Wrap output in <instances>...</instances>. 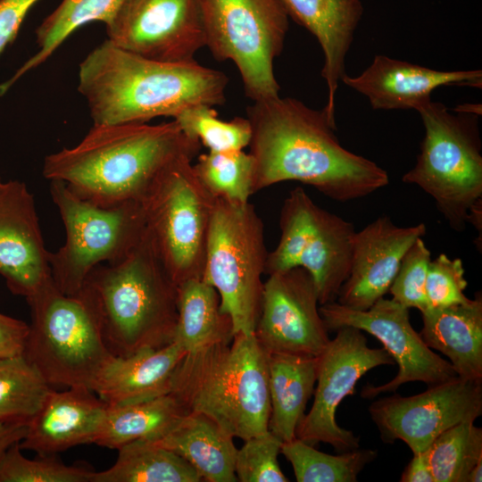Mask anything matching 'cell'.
Returning <instances> with one entry per match:
<instances>
[{
	"label": "cell",
	"mask_w": 482,
	"mask_h": 482,
	"mask_svg": "<svg viewBox=\"0 0 482 482\" xmlns=\"http://www.w3.org/2000/svg\"><path fill=\"white\" fill-rule=\"evenodd\" d=\"M253 160V193L283 181L309 185L347 202L389 183L386 170L345 148L324 112L293 97L253 101L246 108Z\"/></svg>",
	"instance_id": "cell-1"
},
{
	"label": "cell",
	"mask_w": 482,
	"mask_h": 482,
	"mask_svg": "<svg viewBox=\"0 0 482 482\" xmlns=\"http://www.w3.org/2000/svg\"><path fill=\"white\" fill-rule=\"evenodd\" d=\"M200 148L174 120L93 125L76 145L46 155L43 175L102 207L141 203L171 162L182 156L194 159Z\"/></svg>",
	"instance_id": "cell-2"
},
{
	"label": "cell",
	"mask_w": 482,
	"mask_h": 482,
	"mask_svg": "<svg viewBox=\"0 0 482 482\" xmlns=\"http://www.w3.org/2000/svg\"><path fill=\"white\" fill-rule=\"evenodd\" d=\"M228 84L224 72L195 59L155 61L106 39L80 62L78 91L94 125L145 123L160 116L174 118L195 104L222 105Z\"/></svg>",
	"instance_id": "cell-3"
},
{
	"label": "cell",
	"mask_w": 482,
	"mask_h": 482,
	"mask_svg": "<svg viewBox=\"0 0 482 482\" xmlns=\"http://www.w3.org/2000/svg\"><path fill=\"white\" fill-rule=\"evenodd\" d=\"M80 290L91 302L113 355L128 356L173 342L178 285L162 265L146 229L124 259L94 268Z\"/></svg>",
	"instance_id": "cell-4"
},
{
	"label": "cell",
	"mask_w": 482,
	"mask_h": 482,
	"mask_svg": "<svg viewBox=\"0 0 482 482\" xmlns=\"http://www.w3.org/2000/svg\"><path fill=\"white\" fill-rule=\"evenodd\" d=\"M268 359L253 333H236L229 343L187 353L173 371L169 394L188 412L209 416L245 441L269 430Z\"/></svg>",
	"instance_id": "cell-5"
},
{
	"label": "cell",
	"mask_w": 482,
	"mask_h": 482,
	"mask_svg": "<svg viewBox=\"0 0 482 482\" xmlns=\"http://www.w3.org/2000/svg\"><path fill=\"white\" fill-rule=\"evenodd\" d=\"M26 301L30 324L23 355L51 386L92 390L114 355L87 296L82 290L65 295L51 280Z\"/></svg>",
	"instance_id": "cell-6"
},
{
	"label": "cell",
	"mask_w": 482,
	"mask_h": 482,
	"mask_svg": "<svg viewBox=\"0 0 482 482\" xmlns=\"http://www.w3.org/2000/svg\"><path fill=\"white\" fill-rule=\"evenodd\" d=\"M417 111L425 128L414 167L402 180L430 195L449 226L461 231L470 208L482 199L478 116L452 113L431 99Z\"/></svg>",
	"instance_id": "cell-7"
},
{
	"label": "cell",
	"mask_w": 482,
	"mask_h": 482,
	"mask_svg": "<svg viewBox=\"0 0 482 482\" xmlns=\"http://www.w3.org/2000/svg\"><path fill=\"white\" fill-rule=\"evenodd\" d=\"M268 251L253 204L216 198L202 279L213 287L234 334H253L259 316Z\"/></svg>",
	"instance_id": "cell-8"
},
{
	"label": "cell",
	"mask_w": 482,
	"mask_h": 482,
	"mask_svg": "<svg viewBox=\"0 0 482 482\" xmlns=\"http://www.w3.org/2000/svg\"><path fill=\"white\" fill-rule=\"evenodd\" d=\"M50 195L64 225L65 240L49 252L51 278L65 295L82 288L94 268L124 259L145 229L142 204L102 207L82 199L62 181H50Z\"/></svg>",
	"instance_id": "cell-9"
},
{
	"label": "cell",
	"mask_w": 482,
	"mask_h": 482,
	"mask_svg": "<svg viewBox=\"0 0 482 482\" xmlns=\"http://www.w3.org/2000/svg\"><path fill=\"white\" fill-rule=\"evenodd\" d=\"M205 47L219 62L231 61L245 96H279L274 61L284 49L289 16L280 0H198Z\"/></svg>",
	"instance_id": "cell-10"
},
{
	"label": "cell",
	"mask_w": 482,
	"mask_h": 482,
	"mask_svg": "<svg viewBox=\"0 0 482 482\" xmlns=\"http://www.w3.org/2000/svg\"><path fill=\"white\" fill-rule=\"evenodd\" d=\"M192 160L171 162L141 202L154 247L177 285L203 277L216 202L195 176Z\"/></svg>",
	"instance_id": "cell-11"
},
{
	"label": "cell",
	"mask_w": 482,
	"mask_h": 482,
	"mask_svg": "<svg viewBox=\"0 0 482 482\" xmlns=\"http://www.w3.org/2000/svg\"><path fill=\"white\" fill-rule=\"evenodd\" d=\"M279 228L280 238L268 253L265 274L302 267L316 285L320 305L336 301L350 272L353 225L318 206L296 187L283 202Z\"/></svg>",
	"instance_id": "cell-12"
},
{
	"label": "cell",
	"mask_w": 482,
	"mask_h": 482,
	"mask_svg": "<svg viewBox=\"0 0 482 482\" xmlns=\"http://www.w3.org/2000/svg\"><path fill=\"white\" fill-rule=\"evenodd\" d=\"M320 313L328 331L353 327L375 337L398 365L396 376L386 384H367L363 398L395 392L403 384L420 381L428 386L457 377L445 359L430 349L410 322L409 309L384 297L367 310H355L337 301L320 305Z\"/></svg>",
	"instance_id": "cell-13"
},
{
	"label": "cell",
	"mask_w": 482,
	"mask_h": 482,
	"mask_svg": "<svg viewBox=\"0 0 482 482\" xmlns=\"http://www.w3.org/2000/svg\"><path fill=\"white\" fill-rule=\"evenodd\" d=\"M318 359L313 403L295 436L313 446L328 444L339 453L355 450L359 437L338 426L337 409L369 370L395 362L384 348H370L362 331L353 327L337 329Z\"/></svg>",
	"instance_id": "cell-14"
},
{
	"label": "cell",
	"mask_w": 482,
	"mask_h": 482,
	"mask_svg": "<svg viewBox=\"0 0 482 482\" xmlns=\"http://www.w3.org/2000/svg\"><path fill=\"white\" fill-rule=\"evenodd\" d=\"M369 412L385 444L401 440L419 453L444 431L481 416L482 381L457 376L415 395L395 393L374 401Z\"/></svg>",
	"instance_id": "cell-15"
},
{
	"label": "cell",
	"mask_w": 482,
	"mask_h": 482,
	"mask_svg": "<svg viewBox=\"0 0 482 482\" xmlns=\"http://www.w3.org/2000/svg\"><path fill=\"white\" fill-rule=\"evenodd\" d=\"M105 28L118 47L160 62H190L205 47L198 0H125Z\"/></svg>",
	"instance_id": "cell-16"
},
{
	"label": "cell",
	"mask_w": 482,
	"mask_h": 482,
	"mask_svg": "<svg viewBox=\"0 0 482 482\" xmlns=\"http://www.w3.org/2000/svg\"><path fill=\"white\" fill-rule=\"evenodd\" d=\"M253 334L269 353L319 356L330 338L319 295L302 267L268 275Z\"/></svg>",
	"instance_id": "cell-17"
},
{
	"label": "cell",
	"mask_w": 482,
	"mask_h": 482,
	"mask_svg": "<svg viewBox=\"0 0 482 482\" xmlns=\"http://www.w3.org/2000/svg\"><path fill=\"white\" fill-rule=\"evenodd\" d=\"M48 254L33 194L0 177V275L10 292L28 299L49 283Z\"/></svg>",
	"instance_id": "cell-18"
},
{
	"label": "cell",
	"mask_w": 482,
	"mask_h": 482,
	"mask_svg": "<svg viewBox=\"0 0 482 482\" xmlns=\"http://www.w3.org/2000/svg\"><path fill=\"white\" fill-rule=\"evenodd\" d=\"M425 233L424 223L399 227L387 216L355 232L350 272L336 301L355 310L370 308L388 293L404 253Z\"/></svg>",
	"instance_id": "cell-19"
},
{
	"label": "cell",
	"mask_w": 482,
	"mask_h": 482,
	"mask_svg": "<svg viewBox=\"0 0 482 482\" xmlns=\"http://www.w3.org/2000/svg\"><path fill=\"white\" fill-rule=\"evenodd\" d=\"M341 81L366 96L373 110H416L441 86L482 87V71H437L384 54L374 56L360 75Z\"/></svg>",
	"instance_id": "cell-20"
},
{
	"label": "cell",
	"mask_w": 482,
	"mask_h": 482,
	"mask_svg": "<svg viewBox=\"0 0 482 482\" xmlns=\"http://www.w3.org/2000/svg\"><path fill=\"white\" fill-rule=\"evenodd\" d=\"M107 404L83 386L51 390L37 413L27 424L19 443L21 450L52 455L71 447L93 444Z\"/></svg>",
	"instance_id": "cell-21"
},
{
	"label": "cell",
	"mask_w": 482,
	"mask_h": 482,
	"mask_svg": "<svg viewBox=\"0 0 482 482\" xmlns=\"http://www.w3.org/2000/svg\"><path fill=\"white\" fill-rule=\"evenodd\" d=\"M288 16L317 39L324 55L321 77L328 89L323 110L336 125V94L345 72V58L364 8L361 0H280Z\"/></svg>",
	"instance_id": "cell-22"
},
{
	"label": "cell",
	"mask_w": 482,
	"mask_h": 482,
	"mask_svg": "<svg viewBox=\"0 0 482 482\" xmlns=\"http://www.w3.org/2000/svg\"><path fill=\"white\" fill-rule=\"evenodd\" d=\"M186 352L172 342L128 356H113L98 376L92 391L107 405H124L170 392V378Z\"/></svg>",
	"instance_id": "cell-23"
},
{
	"label": "cell",
	"mask_w": 482,
	"mask_h": 482,
	"mask_svg": "<svg viewBox=\"0 0 482 482\" xmlns=\"http://www.w3.org/2000/svg\"><path fill=\"white\" fill-rule=\"evenodd\" d=\"M424 343L450 360L458 377L482 381V296L421 312Z\"/></svg>",
	"instance_id": "cell-24"
},
{
	"label": "cell",
	"mask_w": 482,
	"mask_h": 482,
	"mask_svg": "<svg viewBox=\"0 0 482 482\" xmlns=\"http://www.w3.org/2000/svg\"><path fill=\"white\" fill-rule=\"evenodd\" d=\"M233 436L215 420L199 412H188L152 443L185 459L202 481L237 482V448Z\"/></svg>",
	"instance_id": "cell-25"
},
{
	"label": "cell",
	"mask_w": 482,
	"mask_h": 482,
	"mask_svg": "<svg viewBox=\"0 0 482 482\" xmlns=\"http://www.w3.org/2000/svg\"><path fill=\"white\" fill-rule=\"evenodd\" d=\"M318 360V356L269 353L268 429L283 443L296 437V428L314 392Z\"/></svg>",
	"instance_id": "cell-26"
},
{
	"label": "cell",
	"mask_w": 482,
	"mask_h": 482,
	"mask_svg": "<svg viewBox=\"0 0 482 482\" xmlns=\"http://www.w3.org/2000/svg\"><path fill=\"white\" fill-rule=\"evenodd\" d=\"M178 318L173 342L189 353L234 337L231 318L220 307L216 289L202 278L178 285Z\"/></svg>",
	"instance_id": "cell-27"
},
{
	"label": "cell",
	"mask_w": 482,
	"mask_h": 482,
	"mask_svg": "<svg viewBox=\"0 0 482 482\" xmlns=\"http://www.w3.org/2000/svg\"><path fill=\"white\" fill-rule=\"evenodd\" d=\"M188 411L170 394L124 405H107L93 444L119 450L162 436Z\"/></svg>",
	"instance_id": "cell-28"
},
{
	"label": "cell",
	"mask_w": 482,
	"mask_h": 482,
	"mask_svg": "<svg viewBox=\"0 0 482 482\" xmlns=\"http://www.w3.org/2000/svg\"><path fill=\"white\" fill-rule=\"evenodd\" d=\"M125 0H62L36 29L37 51L6 81L0 84V96L22 76L43 64L78 29L92 22L107 25Z\"/></svg>",
	"instance_id": "cell-29"
},
{
	"label": "cell",
	"mask_w": 482,
	"mask_h": 482,
	"mask_svg": "<svg viewBox=\"0 0 482 482\" xmlns=\"http://www.w3.org/2000/svg\"><path fill=\"white\" fill-rule=\"evenodd\" d=\"M112 467L94 471L91 482H200L185 459L149 440H137L118 450Z\"/></svg>",
	"instance_id": "cell-30"
},
{
	"label": "cell",
	"mask_w": 482,
	"mask_h": 482,
	"mask_svg": "<svg viewBox=\"0 0 482 482\" xmlns=\"http://www.w3.org/2000/svg\"><path fill=\"white\" fill-rule=\"evenodd\" d=\"M51 386L23 353L0 358V421L28 424Z\"/></svg>",
	"instance_id": "cell-31"
},
{
	"label": "cell",
	"mask_w": 482,
	"mask_h": 482,
	"mask_svg": "<svg viewBox=\"0 0 482 482\" xmlns=\"http://www.w3.org/2000/svg\"><path fill=\"white\" fill-rule=\"evenodd\" d=\"M280 453L291 463L298 482H355L378 455L375 450L360 447L337 455L328 454L297 437L282 443Z\"/></svg>",
	"instance_id": "cell-32"
},
{
	"label": "cell",
	"mask_w": 482,
	"mask_h": 482,
	"mask_svg": "<svg viewBox=\"0 0 482 482\" xmlns=\"http://www.w3.org/2000/svg\"><path fill=\"white\" fill-rule=\"evenodd\" d=\"M434 482H469L482 463V428L463 421L440 434L425 451Z\"/></svg>",
	"instance_id": "cell-33"
},
{
	"label": "cell",
	"mask_w": 482,
	"mask_h": 482,
	"mask_svg": "<svg viewBox=\"0 0 482 482\" xmlns=\"http://www.w3.org/2000/svg\"><path fill=\"white\" fill-rule=\"evenodd\" d=\"M192 166L201 184L215 198L245 204L253 194V160L244 150L208 151Z\"/></svg>",
	"instance_id": "cell-34"
},
{
	"label": "cell",
	"mask_w": 482,
	"mask_h": 482,
	"mask_svg": "<svg viewBox=\"0 0 482 482\" xmlns=\"http://www.w3.org/2000/svg\"><path fill=\"white\" fill-rule=\"evenodd\" d=\"M173 120L187 136L211 152L244 150L250 144L252 129L248 119L236 116L229 120H220L212 105L190 106Z\"/></svg>",
	"instance_id": "cell-35"
},
{
	"label": "cell",
	"mask_w": 482,
	"mask_h": 482,
	"mask_svg": "<svg viewBox=\"0 0 482 482\" xmlns=\"http://www.w3.org/2000/svg\"><path fill=\"white\" fill-rule=\"evenodd\" d=\"M19 443L0 457V482H91L95 470L88 466L67 465L54 454L30 460L22 454Z\"/></svg>",
	"instance_id": "cell-36"
},
{
	"label": "cell",
	"mask_w": 482,
	"mask_h": 482,
	"mask_svg": "<svg viewBox=\"0 0 482 482\" xmlns=\"http://www.w3.org/2000/svg\"><path fill=\"white\" fill-rule=\"evenodd\" d=\"M237 449L235 473L241 482H287L278 461L282 441L270 430L244 441Z\"/></svg>",
	"instance_id": "cell-37"
},
{
	"label": "cell",
	"mask_w": 482,
	"mask_h": 482,
	"mask_svg": "<svg viewBox=\"0 0 482 482\" xmlns=\"http://www.w3.org/2000/svg\"><path fill=\"white\" fill-rule=\"evenodd\" d=\"M431 253L421 237L417 238L404 253L388 292L392 299L420 312L427 311L426 294L428 269Z\"/></svg>",
	"instance_id": "cell-38"
},
{
	"label": "cell",
	"mask_w": 482,
	"mask_h": 482,
	"mask_svg": "<svg viewBox=\"0 0 482 482\" xmlns=\"http://www.w3.org/2000/svg\"><path fill=\"white\" fill-rule=\"evenodd\" d=\"M467 286L465 270L460 258L450 259L445 253H440L430 261L426 281L429 308L469 302L470 299L465 295Z\"/></svg>",
	"instance_id": "cell-39"
},
{
	"label": "cell",
	"mask_w": 482,
	"mask_h": 482,
	"mask_svg": "<svg viewBox=\"0 0 482 482\" xmlns=\"http://www.w3.org/2000/svg\"><path fill=\"white\" fill-rule=\"evenodd\" d=\"M39 0H0V54L16 37L29 10Z\"/></svg>",
	"instance_id": "cell-40"
},
{
	"label": "cell",
	"mask_w": 482,
	"mask_h": 482,
	"mask_svg": "<svg viewBox=\"0 0 482 482\" xmlns=\"http://www.w3.org/2000/svg\"><path fill=\"white\" fill-rule=\"evenodd\" d=\"M29 324L0 312V358L23 353Z\"/></svg>",
	"instance_id": "cell-41"
},
{
	"label": "cell",
	"mask_w": 482,
	"mask_h": 482,
	"mask_svg": "<svg viewBox=\"0 0 482 482\" xmlns=\"http://www.w3.org/2000/svg\"><path fill=\"white\" fill-rule=\"evenodd\" d=\"M400 481L434 482L425 451L413 454L412 459L403 470Z\"/></svg>",
	"instance_id": "cell-42"
},
{
	"label": "cell",
	"mask_w": 482,
	"mask_h": 482,
	"mask_svg": "<svg viewBox=\"0 0 482 482\" xmlns=\"http://www.w3.org/2000/svg\"><path fill=\"white\" fill-rule=\"evenodd\" d=\"M26 432V423L0 421V457L11 445L21 442Z\"/></svg>",
	"instance_id": "cell-43"
},
{
	"label": "cell",
	"mask_w": 482,
	"mask_h": 482,
	"mask_svg": "<svg viewBox=\"0 0 482 482\" xmlns=\"http://www.w3.org/2000/svg\"><path fill=\"white\" fill-rule=\"evenodd\" d=\"M482 199L478 201L470 208L468 215V222L471 223L481 236V224H482Z\"/></svg>",
	"instance_id": "cell-44"
},
{
	"label": "cell",
	"mask_w": 482,
	"mask_h": 482,
	"mask_svg": "<svg viewBox=\"0 0 482 482\" xmlns=\"http://www.w3.org/2000/svg\"><path fill=\"white\" fill-rule=\"evenodd\" d=\"M481 104H462L454 107L453 112L458 113L473 114L480 116L482 113Z\"/></svg>",
	"instance_id": "cell-45"
}]
</instances>
